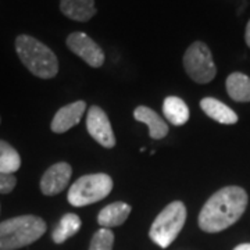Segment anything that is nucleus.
Returning a JSON list of instances; mask_svg holds the SVG:
<instances>
[{"instance_id":"obj_1","label":"nucleus","mask_w":250,"mask_h":250,"mask_svg":"<svg viewBox=\"0 0 250 250\" xmlns=\"http://www.w3.org/2000/svg\"><path fill=\"white\" fill-rule=\"evenodd\" d=\"M248 202V193L239 187H225L217 190L200 210V229L215 233L229 228L245 213Z\"/></svg>"},{"instance_id":"obj_2","label":"nucleus","mask_w":250,"mask_h":250,"mask_svg":"<svg viewBox=\"0 0 250 250\" xmlns=\"http://www.w3.org/2000/svg\"><path fill=\"white\" fill-rule=\"evenodd\" d=\"M45 220L32 214L18 215L0 223V250H17L45 235Z\"/></svg>"},{"instance_id":"obj_3","label":"nucleus","mask_w":250,"mask_h":250,"mask_svg":"<svg viewBox=\"0 0 250 250\" xmlns=\"http://www.w3.org/2000/svg\"><path fill=\"white\" fill-rule=\"evenodd\" d=\"M16 52L21 62L38 78L50 80L59 72V60L45 43L29 35H20L16 39Z\"/></svg>"},{"instance_id":"obj_4","label":"nucleus","mask_w":250,"mask_h":250,"mask_svg":"<svg viewBox=\"0 0 250 250\" xmlns=\"http://www.w3.org/2000/svg\"><path fill=\"white\" fill-rule=\"evenodd\" d=\"M187 221V207L182 202L175 200L167 206L153 221L149 236L161 249L168 248L177 239Z\"/></svg>"},{"instance_id":"obj_5","label":"nucleus","mask_w":250,"mask_h":250,"mask_svg":"<svg viewBox=\"0 0 250 250\" xmlns=\"http://www.w3.org/2000/svg\"><path fill=\"white\" fill-rule=\"evenodd\" d=\"M113 189V179L107 174H88L78 178L68 190V203L74 207L93 205L106 199Z\"/></svg>"},{"instance_id":"obj_6","label":"nucleus","mask_w":250,"mask_h":250,"mask_svg":"<svg viewBox=\"0 0 250 250\" xmlns=\"http://www.w3.org/2000/svg\"><path fill=\"white\" fill-rule=\"evenodd\" d=\"M184 68L197 83H208L217 74L213 54L203 42H193L184 54Z\"/></svg>"},{"instance_id":"obj_7","label":"nucleus","mask_w":250,"mask_h":250,"mask_svg":"<svg viewBox=\"0 0 250 250\" xmlns=\"http://www.w3.org/2000/svg\"><path fill=\"white\" fill-rule=\"evenodd\" d=\"M67 47L93 68L102 67L104 62V53L102 47L83 32L70 34L67 38Z\"/></svg>"},{"instance_id":"obj_8","label":"nucleus","mask_w":250,"mask_h":250,"mask_svg":"<svg viewBox=\"0 0 250 250\" xmlns=\"http://www.w3.org/2000/svg\"><path fill=\"white\" fill-rule=\"evenodd\" d=\"M86 129H88L90 136L100 146H103L106 149H111V147L116 146L114 131H113L110 120H108L107 114L104 113L103 108H100L99 106H92L88 110Z\"/></svg>"},{"instance_id":"obj_9","label":"nucleus","mask_w":250,"mask_h":250,"mask_svg":"<svg viewBox=\"0 0 250 250\" xmlns=\"http://www.w3.org/2000/svg\"><path fill=\"white\" fill-rule=\"evenodd\" d=\"M72 168L68 163H57L47 168L41 179V190L46 196H54L62 193L70 184Z\"/></svg>"},{"instance_id":"obj_10","label":"nucleus","mask_w":250,"mask_h":250,"mask_svg":"<svg viewBox=\"0 0 250 250\" xmlns=\"http://www.w3.org/2000/svg\"><path fill=\"white\" fill-rule=\"evenodd\" d=\"M86 103L83 100L74 102L71 104H67L62 107L56 114H54L50 128L54 134H64L68 129H71L72 126L80 124L81 118L85 113Z\"/></svg>"},{"instance_id":"obj_11","label":"nucleus","mask_w":250,"mask_h":250,"mask_svg":"<svg viewBox=\"0 0 250 250\" xmlns=\"http://www.w3.org/2000/svg\"><path fill=\"white\" fill-rule=\"evenodd\" d=\"M134 117L136 121L143 123L149 128V135L152 139H163L168 134V125L154 110L146 106L135 108Z\"/></svg>"},{"instance_id":"obj_12","label":"nucleus","mask_w":250,"mask_h":250,"mask_svg":"<svg viewBox=\"0 0 250 250\" xmlns=\"http://www.w3.org/2000/svg\"><path fill=\"white\" fill-rule=\"evenodd\" d=\"M131 206L125 202H114L102 208L98 215V223L102 228H114L120 227L128 220L131 214Z\"/></svg>"},{"instance_id":"obj_13","label":"nucleus","mask_w":250,"mask_h":250,"mask_svg":"<svg viewBox=\"0 0 250 250\" xmlns=\"http://www.w3.org/2000/svg\"><path fill=\"white\" fill-rule=\"evenodd\" d=\"M62 13L74 21L85 22L96 14L95 0H60Z\"/></svg>"},{"instance_id":"obj_14","label":"nucleus","mask_w":250,"mask_h":250,"mask_svg":"<svg viewBox=\"0 0 250 250\" xmlns=\"http://www.w3.org/2000/svg\"><path fill=\"white\" fill-rule=\"evenodd\" d=\"M200 107L206 113V116L213 118L220 124L232 125L238 121V116L232 108L224 104L223 102L214 98H205L200 102Z\"/></svg>"},{"instance_id":"obj_15","label":"nucleus","mask_w":250,"mask_h":250,"mask_svg":"<svg viewBox=\"0 0 250 250\" xmlns=\"http://www.w3.org/2000/svg\"><path fill=\"white\" fill-rule=\"evenodd\" d=\"M163 113L167 121L172 125H184L189 120V108L181 98L168 96L163 102Z\"/></svg>"},{"instance_id":"obj_16","label":"nucleus","mask_w":250,"mask_h":250,"mask_svg":"<svg viewBox=\"0 0 250 250\" xmlns=\"http://www.w3.org/2000/svg\"><path fill=\"white\" fill-rule=\"evenodd\" d=\"M229 98L235 102H250V78L242 72H232L225 82Z\"/></svg>"},{"instance_id":"obj_17","label":"nucleus","mask_w":250,"mask_h":250,"mask_svg":"<svg viewBox=\"0 0 250 250\" xmlns=\"http://www.w3.org/2000/svg\"><path fill=\"white\" fill-rule=\"evenodd\" d=\"M81 218L74 213H67L65 215H62V218L59 221V224L56 225V228L52 232V238H53L54 243L60 245L64 243L67 239L72 238L75 233L81 229Z\"/></svg>"},{"instance_id":"obj_18","label":"nucleus","mask_w":250,"mask_h":250,"mask_svg":"<svg viewBox=\"0 0 250 250\" xmlns=\"http://www.w3.org/2000/svg\"><path fill=\"white\" fill-rule=\"evenodd\" d=\"M21 167V157L10 143L0 141V172L14 174Z\"/></svg>"},{"instance_id":"obj_19","label":"nucleus","mask_w":250,"mask_h":250,"mask_svg":"<svg viewBox=\"0 0 250 250\" xmlns=\"http://www.w3.org/2000/svg\"><path fill=\"white\" fill-rule=\"evenodd\" d=\"M114 233L108 228H100L92 236L89 250H113Z\"/></svg>"},{"instance_id":"obj_20","label":"nucleus","mask_w":250,"mask_h":250,"mask_svg":"<svg viewBox=\"0 0 250 250\" xmlns=\"http://www.w3.org/2000/svg\"><path fill=\"white\" fill-rule=\"evenodd\" d=\"M16 185H17V178L14 174L0 172V193L7 195L14 190Z\"/></svg>"},{"instance_id":"obj_21","label":"nucleus","mask_w":250,"mask_h":250,"mask_svg":"<svg viewBox=\"0 0 250 250\" xmlns=\"http://www.w3.org/2000/svg\"><path fill=\"white\" fill-rule=\"evenodd\" d=\"M245 39H246V43L250 47V20L248 22V27H246V34H245Z\"/></svg>"},{"instance_id":"obj_22","label":"nucleus","mask_w":250,"mask_h":250,"mask_svg":"<svg viewBox=\"0 0 250 250\" xmlns=\"http://www.w3.org/2000/svg\"><path fill=\"white\" fill-rule=\"evenodd\" d=\"M233 250H250V243H242V245H238Z\"/></svg>"},{"instance_id":"obj_23","label":"nucleus","mask_w":250,"mask_h":250,"mask_svg":"<svg viewBox=\"0 0 250 250\" xmlns=\"http://www.w3.org/2000/svg\"><path fill=\"white\" fill-rule=\"evenodd\" d=\"M0 121H1V120H0Z\"/></svg>"}]
</instances>
